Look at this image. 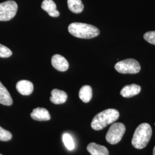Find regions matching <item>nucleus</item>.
<instances>
[{"label":"nucleus","mask_w":155,"mask_h":155,"mask_svg":"<svg viewBox=\"0 0 155 155\" xmlns=\"http://www.w3.org/2000/svg\"><path fill=\"white\" fill-rule=\"evenodd\" d=\"M51 63L55 69L61 72L66 71L69 67L68 62L66 59L59 54H55L52 57Z\"/></svg>","instance_id":"0eeeda50"},{"label":"nucleus","mask_w":155,"mask_h":155,"mask_svg":"<svg viewBox=\"0 0 155 155\" xmlns=\"http://www.w3.org/2000/svg\"><path fill=\"white\" fill-rule=\"evenodd\" d=\"M41 8L48 13L51 17H57L60 13L56 9V5L52 0H44L41 4Z\"/></svg>","instance_id":"f8f14e48"},{"label":"nucleus","mask_w":155,"mask_h":155,"mask_svg":"<svg viewBox=\"0 0 155 155\" xmlns=\"http://www.w3.org/2000/svg\"><path fill=\"white\" fill-rule=\"evenodd\" d=\"M117 71L121 74H137L141 70L140 64L133 59H127L117 62L114 66Z\"/></svg>","instance_id":"39448f33"},{"label":"nucleus","mask_w":155,"mask_h":155,"mask_svg":"<svg viewBox=\"0 0 155 155\" xmlns=\"http://www.w3.org/2000/svg\"><path fill=\"white\" fill-rule=\"evenodd\" d=\"M0 155H1V154H0Z\"/></svg>","instance_id":"4be33fe9"},{"label":"nucleus","mask_w":155,"mask_h":155,"mask_svg":"<svg viewBox=\"0 0 155 155\" xmlns=\"http://www.w3.org/2000/svg\"><path fill=\"white\" fill-rule=\"evenodd\" d=\"M125 126L121 122L111 125L106 135V140L109 144L114 145L118 143L125 132Z\"/></svg>","instance_id":"20e7f679"},{"label":"nucleus","mask_w":155,"mask_h":155,"mask_svg":"<svg viewBox=\"0 0 155 155\" xmlns=\"http://www.w3.org/2000/svg\"><path fill=\"white\" fill-rule=\"evenodd\" d=\"M31 118L38 121H46L51 119V116L48 111L43 107H37L34 109L31 113Z\"/></svg>","instance_id":"6e6552de"},{"label":"nucleus","mask_w":155,"mask_h":155,"mask_svg":"<svg viewBox=\"0 0 155 155\" xmlns=\"http://www.w3.org/2000/svg\"><path fill=\"white\" fill-rule=\"evenodd\" d=\"M63 142L67 150H72L75 148V144L72 137L68 133H64L62 137Z\"/></svg>","instance_id":"f3484780"},{"label":"nucleus","mask_w":155,"mask_h":155,"mask_svg":"<svg viewBox=\"0 0 155 155\" xmlns=\"http://www.w3.org/2000/svg\"><path fill=\"white\" fill-rule=\"evenodd\" d=\"M67 4L70 11L74 13H80L83 11L84 5L81 0H68Z\"/></svg>","instance_id":"dca6fc26"},{"label":"nucleus","mask_w":155,"mask_h":155,"mask_svg":"<svg viewBox=\"0 0 155 155\" xmlns=\"http://www.w3.org/2000/svg\"><path fill=\"white\" fill-rule=\"evenodd\" d=\"M152 127L147 123H143L136 128L132 140V144L137 149H143L148 144L152 136Z\"/></svg>","instance_id":"7ed1b4c3"},{"label":"nucleus","mask_w":155,"mask_h":155,"mask_svg":"<svg viewBox=\"0 0 155 155\" xmlns=\"http://www.w3.org/2000/svg\"><path fill=\"white\" fill-rule=\"evenodd\" d=\"M68 32L72 36L81 39H91L100 35V30L93 25L73 22L69 25Z\"/></svg>","instance_id":"f257e3e1"},{"label":"nucleus","mask_w":155,"mask_h":155,"mask_svg":"<svg viewBox=\"0 0 155 155\" xmlns=\"http://www.w3.org/2000/svg\"><path fill=\"white\" fill-rule=\"evenodd\" d=\"M12 55L11 50L4 45L0 44V58H9Z\"/></svg>","instance_id":"6ab92c4d"},{"label":"nucleus","mask_w":155,"mask_h":155,"mask_svg":"<svg viewBox=\"0 0 155 155\" xmlns=\"http://www.w3.org/2000/svg\"><path fill=\"white\" fill-rule=\"evenodd\" d=\"M119 117L118 111L114 109H108L100 112L94 117L91 126L94 130H100L115 122Z\"/></svg>","instance_id":"f03ea898"},{"label":"nucleus","mask_w":155,"mask_h":155,"mask_svg":"<svg viewBox=\"0 0 155 155\" xmlns=\"http://www.w3.org/2000/svg\"><path fill=\"white\" fill-rule=\"evenodd\" d=\"M0 104L5 106H11L13 100L11 94L5 87L0 82Z\"/></svg>","instance_id":"4468645a"},{"label":"nucleus","mask_w":155,"mask_h":155,"mask_svg":"<svg viewBox=\"0 0 155 155\" xmlns=\"http://www.w3.org/2000/svg\"><path fill=\"white\" fill-rule=\"evenodd\" d=\"M16 87L18 92L23 95H29L33 92V83L29 81H20L17 83Z\"/></svg>","instance_id":"1a4fd4ad"},{"label":"nucleus","mask_w":155,"mask_h":155,"mask_svg":"<svg viewBox=\"0 0 155 155\" xmlns=\"http://www.w3.org/2000/svg\"><path fill=\"white\" fill-rule=\"evenodd\" d=\"M18 5L14 1H7L0 4V21L12 20L16 15Z\"/></svg>","instance_id":"423d86ee"},{"label":"nucleus","mask_w":155,"mask_h":155,"mask_svg":"<svg viewBox=\"0 0 155 155\" xmlns=\"http://www.w3.org/2000/svg\"><path fill=\"white\" fill-rule=\"evenodd\" d=\"M141 91V87L136 84L127 85L121 90L120 94L123 97L131 98L137 94Z\"/></svg>","instance_id":"9b49d317"},{"label":"nucleus","mask_w":155,"mask_h":155,"mask_svg":"<svg viewBox=\"0 0 155 155\" xmlns=\"http://www.w3.org/2000/svg\"><path fill=\"white\" fill-rule=\"evenodd\" d=\"M50 101L56 105L62 104L66 102L67 99V94L66 92L59 89H53L51 91Z\"/></svg>","instance_id":"9d476101"},{"label":"nucleus","mask_w":155,"mask_h":155,"mask_svg":"<svg viewBox=\"0 0 155 155\" xmlns=\"http://www.w3.org/2000/svg\"><path fill=\"white\" fill-rule=\"evenodd\" d=\"M87 150L91 155H109L108 150L105 147L95 143H91L87 145Z\"/></svg>","instance_id":"ddd939ff"},{"label":"nucleus","mask_w":155,"mask_h":155,"mask_svg":"<svg viewBox=\"0 0 155 155\" xmlns=\"http://www.w3.org/2000/svg\"><path fill=\"white\" fill-rule=\"evenodd\" d=\"M12 134L11 132L0 127V141H8L11 140Z\"/></svg>","instance_id":"a211bd4d"},{"label":"nucleus","mask_w":155,"mask_h":155,"mask_svg":"<svg viewBox=\"0 0 155 155\" xmlns=\"http://www.w3.org/2000/svg\"><path fill=\"white\" fill-rule=\"evenodd\" d=\"M93 96L92 88L89 85H84L80 89L79 97L84 103H87L91 100Z\"/></svg>","instance_id":"2eb2a0df"},{"label":"nucleus","mask_w":155,"mask_h":155,"mask_svg":"<svg viewBox=\"0 0 155 155\" xmlns=\"http://www.w3.org/2000/svg\"><path fill=\"white\" fill-rule=\"evenodd\" d=\"M153 155H155V147L153 148Z\"/></svg>","instance_id":"412c9836"},{"label":"nucleus","mask_w":155,"mask_h":155,"mask_svg":"<svg viewBox=\"0 0 155 155\" xmlns=\"http://www.w3.org/2000/svg\"><path fill=\"white\" fill-rule=\"evenodd\" d=\"M144 39L150 44L155 45V31H150L145 33Z\"/></svg>","instance_id":"aec40b11"}]
</instances>
